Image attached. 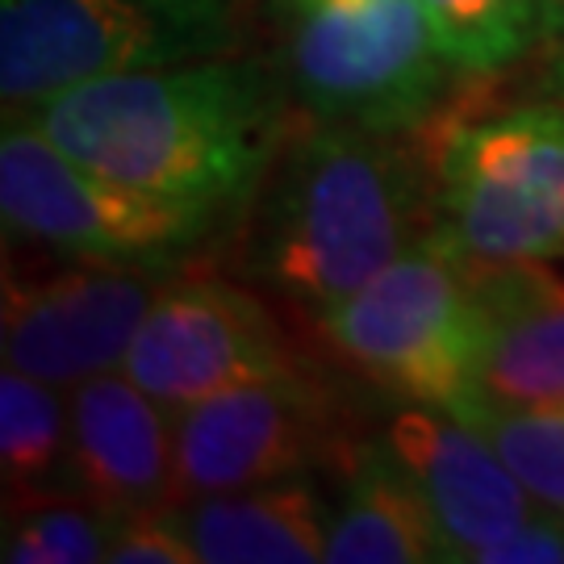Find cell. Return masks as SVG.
<instances>
[{
	"label": "cell",
	"mask_w": 564,
	"mask_h": 564,
	"mask_svg": "<svg viewBox=\"0 0 564 564\" xmlns=\"http://www.w3.org/2000/svg\"><path fill=\"white\" fill-rule=\"evenodd\" d=\"M67 155L147 193L239 205L272 160V109L239 67H142L67 88L34 118Z\"/></svg>",
	"instance_id": "1"
},
{
	"label": "cell",
	"mask_w": 564,
	"mask_h": 564,
	"mask_svg": "<svg viewBox=\"0 0 564 564\" xmlns=\"http://www.w3.org/2000/svg\"><path fill=\"white\" fill-rule=\"evenodd\" d=\"M393 134L318 121L272 181L256 263L318 318L435 235V181Z\"/></svg>",
	"instance_id": "2"
},
{
	"label": "cell",
	"mask_w": 564,
	"mask_h": 564,
	"mask_svg": "<svg viewBox=\"0 0 564 564\" xmlns=\"http://www.w3.org/2000/svg\"><path fill=\"white\" fill-rule=\"evenodd\" d=\"M426 147L435 239L464 260L564 256V109L440 121Z\"/></svg>",
	"instance_id": "3"
},
{
	"label": "cell",
	"mask_w": 564,
	"mask_h": 564,
	"mask_svg": "<svg viewBox=\"0 0 564 564\" xmlns=\"http://www.w3.org/2000/svg\"><path fill=\"white\" fill-rule=\"evenodd\" d=\"M447 67L423 0H293L289 84L318 121L419 126Z\"/></svg>",
	"instance_id": "4"
},
{
	"label": "cell",
	"mask_w": 564,
	"mask_h": 564,
	"mask_svg": "<svg viewBox=\"0 0 564 564\" xmlns=\"http://www.w3.org/2000/svg\"><path fill=\"white\" fill-rule=\"evenodd\" d=\"M4 226L72 260L160 263L197 242L214 205L147 193L67 155L39 121H9L0 139Z\"/></svg>",
	"instance_id": "5"
},
{
	"label": "cell",
	"mask_w": 564,
	"mask_h": 564,
	"mask_svg": "<svg viewBox=\"0 0 564 564\" xmlns=\"http://www.w3.org/2000/svg\"><path fill=\"white\" fill-rule=\"evenodd\" d=\"M330 343L402 402L452 410L473 389L477 305L464 256L435 235L323 318Z\"/></svg>",
	"instance_id": "6"
},
{
	"label": "cell",
	"mask_w": 564,
	"mask_h": 564,
	"mask_svg": "<svg viewBox=\"0 0 564 564\" xmlns=\"http://www.w3.org/2000/svg\"><path fill=\"white\" fill-rule=\"evenodd\" d=\"M214 9L188 0H0L4 113L39 109L105 76L202 55L214 42L205 25Z\"/></svg>",
	"instance_id": "7"
},
{
	"label": "cell",
	"mask_w": 564,
	"mask_h": 564,
	"mask_svg": "<svg viewBox=\"0 0 564 564\" xmlns=\"http://www.w3.org/2000/svg\"><path fill=\"white\" fill-rule=\"evenodd\" d=\"M167 281L160 263L80 260L39 276L4 268V368L59 389L113 372Z\"/></svg>",
	"instance_id": "8"
},
{
	"label": "cell",
	"mask_w": 564,
	"mask_h": 564,
	"mask_svg": "<svg viewBox=\"0 0 564 564\" xmlns=\"http://www.w3.org/2000/svg\"><path fill=\"white\" fill-rule=\"evenodd\" d=\"M289 368L272 314L226 281H167L147 310L121 372L167 410Z\"/></svg>",
	"instance_id": "9"
},
{
	"label": "cell",
	"mask_w": 564,
	"mask_h": 564,
	"mask_svg": "<svg viewBox=\"0 0 564 564\" xmlns=\"http://www.w3.org/2000/svg\"><path fill=\"white\" fill-rule=\"evenodd\" d=\"M326 405L293 368L223 389L176 419L181 494H230L251 485L302 481L323 456Z\"/></svg>",
	"instance_id": "10"
},
{
	"label": "cell",
	"mask_w": 564,
	"mask_h": 564,
	"mask_svg": "<svg viewBox=\"0 0 564 564\" xmlns=\"http://www.w3.org/2000/svg\"><path fill=\"white\" fill-rule=\"evenodd\" d=\"M67 494L113 523L181 506L176 426H167L163 402L126 372H101L72 389Z\"/></svg>",
	"instance_id": "11"
},
{
	"label": "cell",
	"mask_w": 564,
	"mask_h": 564,
	"mask_svg": "<svg viewBox=\"0 0 564 564\" xmlns=\"http://www.w3.org/2000/svg\"><path fill=\"white\" fill-rule=\"evenodd\" d=\"M384 444L423 494L440 535V561H477L535 510L502 456L452 410L410 402L389 423Z\"/></svg>",
	"instance_id": "12"
},
{
	"label": "cell",
	"mask_w": 564,
	"mask_h": 564,
	"mask_svg": "<svg viewBox=\"0 0 564 564\" xmlns=\"http://www.w3.org/2000/svg\"><path fill=\"white\" fill-rule=\"evenodd\" d=\"M477 305L473 389L564 410V276L544 260H464Z\"/></svg>",
	"instance_id": "13"
},
{
	"label": "cell",
	"mask_w": 564,
	"mask_h": 564,
	"mask_svg": "<svg viewBox=\"0 0 564 564\" xmlns=\"http://www.w3.org/2000/svg\"><path fill=\"white\" fill-rule=\"evenodd\" d=\"M209 564H314L326 561L323 502L302 481L251 485L230 494H197L167 510Z\"/></svg>",
	"instance_id": "14"
},
{
	"label": "cell",
	"mask_w": 564,
	"mask_h": 564,
	"mask_svg": "<svg viewBox=\"0 0 564 564\" xmlns=\"http://www.w3.org/2000/svg\"><path fill=\"white\" fill-rule=\"evenodd\" d=\"M330 564H414L440 561V535L423 494L393 447H356L347 456L343 502L326 535Z\"/></svg>",
	"instance_id": "15"
},
{
	"label": "cell",
	"mask_w": 564,
	"mask_h": 564,
	"mask_svg": "<svg viewBox=\"0 0 564 564\" xmlns=\"http://www.w3.org/2000/svg\"><path fill=\"white\" fill-rule=\"evenodd\" d=\"M72 464V402L59 398V384H46L21 368L0 377V468L9 502L39 506L67 494Z\"/></svg>",
	"instance_id": "16"
},
{
	"label": "cell",
	"mask_w": 564,
	"mask_h": 564,
	"mask_svg": "<svg viewBox=\"0 0 564 564\" xmlns=\"http://www.w3.org/2000/svg\"><path fill=\"white\" fill-rule=\"evenodd\" d=\"M452 414L502 456L531 502L564 519V410L506 405L468 389Z\"/></svg>",
	"instance_id": "17"
},
{
	"label": "cell",
	"mask_w": 564,
	"mask_h": 564,
	"mask_svg": "<svg viewBox=\"0 0 564 564\" xmlns=\"http://www.w3.org/2000/svg\"><path fill=\"white\" fill-rule=\"evenodd\" d=\"M426 21L452 67L494 72L540 34L535 0H423Z\"/></svg>",
	"instance_id": "18"
},
{
	"label": "cell",
	"mask_w": 564,
	"mask_h": 564,
	"mask_svg": "<svg viewBox=\"0 0 564 564\" xmlns=\"http://www.w3.org/2000/svg\"><path fill=\"white\" fill-rule=\"evenodd\" d=\"M113 519L97 506H72L63 498L25 506L18 531L4 535L9 564H97L109 561Z\"/></svg>",
	"instance_id": "19"
},
{
	"label": "cell",
	"mask_w": 564,
	"mask_h": 564,
	"mask_svg": "<svg viewBox=\"0 0 564 564\" xmlns=\"http://www.w3.org/2000/svg\"><path fill=\"white\" fill-rule=\"evenodd\" d=\"M109 561L118 564H193L197 547L188 544L172 514H139L113 523Z\"/></svg>",
	"instance_id": "20"
},
{
	"label": "cell",
	"mask_w": 564,
	"mask_h": 564,
	"mask_svg": "<svg viewBox=\"0 0 564 564\" xmlns=\"http://www.w3.org/2000/svg\"><path fill=\"white\" fill-rule=\"evenodd\" d=\"M477 564H564V519L535 506L531 519L494 540Z\"/></svg>",
	"instance_id": "21"
},
{
	"label": "cell",
	"mask_w": 564,
	"mask_h": 564,
	"mask_svg": "<svg viewBox=\"0 0 564 564\" xmlns=\"http://www.w3.org/2000/svg\"><path fill=\"white\" fill-rule=\"evenodd\" d=\"M540 9V34H564V0H535Z\"/></svg>",
	"instance_id": "22"
},
{
	"label": "cell",
	"mask_w": 564,
	"mask_h": 564,
	"mask_svg": "<svg viewBox=\"0 0 564 564\" xmlns=\"http://www.w3.org/2000/svg\"><path fill=\"white\" fill-rule=\"evenodd\" d=\"M188 4H218V0H188Z\"/></svg>",
	"instance_id": "23"
}]
</instances>
